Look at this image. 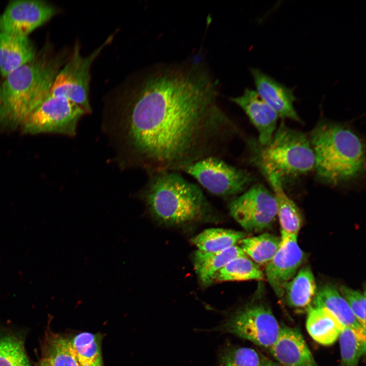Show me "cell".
Returning <instances> with one entry per match:
<instances>
[{"instance_id": "obj_1", "label": "cell", "mask_w": 366, "mask_h": 366, "mask_svg": "<svg viewBox=\"0 0 366 366\" xmlns=\"http://www.w3.org/2000/svg\"><path fill=\"white\" fill-rule=\"evenodd\" d=\"M130 94L128 141L156 172H179L204 158L220 157L240 134L217 103L215 82L199 68L154 72Z\"/></svg>"}, {"instance_id": "obj_2", "label": "cell", "mask_w": 366, "mask_h": 366, "mask_svg": "<svg viewBox=\"0 0 366 366\" xmlns=\"http://www.w3.org/2000/svg\"><path fill=\"white\" fill-rule=\"evenodd\" d=\"M60 61L46 52L36 54L0 83V127L20 128L49 95Z\"/></svg>"}, {"instance_id": "obj_3", "label": "cell", "mask_w": 366, "mask_h": 366, "mask_svg": "<svg viewBox=\"0 0 366 366\" xmlns=\"http://www.w3.org/2000/svg\"><path fill=\"white\" fill-rule=\"evenodd\" d=\"M309 139L315 157L314 169L322 181L336 185L361 173L365 163L362 142L345 126L322 120Z\"/></svg>"}, {"instance_id": "obj_4", "label": "cell", "mask_w": 366, "mask_h": 366, "mask_svg": "<svg viewBox=\"0 0 366 366\" xmlns=\"http://www.w3.org/2000/svg\"><path fill=\"white\" fill-rule=\"evenodd\" d=\"M144 199L152 217L165 224L188 223L202 218L210 209L201 189L179 172H156Z\"/></svg>"}, {"instance_id": "obj_5", "label": "cell", "mask_w": 366, "mask_h": 366, "mask_svg": "<svg viewBox=\"0 0 366 366\" xmlns=\"http://www.w3.org/2000/svg\"><path fill=\"white\" fill-rule=\"evenodd\" d=\"M251 160L261 170L272 172L282 179L306 174L315 167V157L309 137L283 122L265 145L248 142Z\"/></svg>"}, {"instance_id": "obj_6", "label": "cell", "mask_w": 366, "mask_h": 366, "mask_svg": "<svg viewBox=\"0 0 366 366\" xmlns=\"http://www.w3.org/2000/svg\"><path fill=\"white\" fill-rule=\"evenodd\" d=\"M280 327L268 307L253 301L231 313L210 330L231 334L269 349L277 340Z\"/></svg>"}, {"instance_id": "obj_7", "label": "cell", "mask_w": 366, "mask_h": 366, "mask_svg": "<svg viewBox=\"0 0 366 366\" xmlns=\"http://www.w3.org/2000/svg\"><path fill=\"white\" fill-rule=\"evenodd\" d=\"M183 171L195 178L209 193L221 197L237 196L256 180L249 171L229 164L217 157L199 160Z\"/></svg>"}, {"instance_id": "obj_8", "label": "cell", "mask_w": 366, "mask_h": 366, "mask_svg": "<svg viewBox=\"0 0 366 366\" xmlns=\"http://www.w3.org/2000/svg\"><path fill=\"white\" fill-rule=\"evenodd\" d=\"M86 113L79 106L60 96H49L28 116L20 129L31 135L75 134L77 123Z\"/></svg>"}, {"instance_id": "obj_9", "label": "cell", "mask_w": 366, "mask_h": 366, "mask_svg": "<svg viewBox=\"0 0 366 366\" xmlns=\"http://www.w3.org/2000/svg\"><path fill=\"white\" fill-rule=\"evenodd\" d=\"M111 40L109 38L87 56L81 54L80 47L76 44L69 61L57 74L49 96L64 97L81 107L86 113H89L90 68L94 60Z\"/></svg>"}, {"instance_id": "obj_10", "label": "cell", "mask_w": 366, "mask_h": 366, "mask_svg": "<svg viewBox=\"0 0 366 366\" xmlns=\"http://www.w3.org/2000/svg\"><path fill=\"white\" fill-rule=\"evenodd\" d=\"M228 208L231 216L248 231H262L270 227L277 216L274 195L260 184H254L234 197Z\"/></svg>"}, {"instance_id": "obj_11", "label": "cell", "mask_w": 366, "mask_h": 366, "mask_svg": "<svg viewBox=\"0 0 366 366\" xmlns=\"http://www.w3.org/2000/svg\"><path fill=\"white\" fill-rule=\"evenodd\" d=\"M56 12L52 5L44 1H11L0 15V32L27 36L49 20Z\"/></svg>"}, {"instance_id": "obj_12", "label": "cell", "mask_w": 366, "mask_h": 366, "mask_svg": "<svg viewBox=\"0 0 366 366\" xmlns=\"http://www.w3.org/2000/svg\"><path fill=\"white\" fill-rule=\"evenodd\" d=\"M304 257L297 236L281 235L279 248L265 267L268 282L278 297H283L286 284L294 278Z\"/></svg>"}, {"instance_id": "obj_13", "label": "cell", "mask_w": 366, "mask_h": 366, "mask_svg": "<svg viewBox=\"0 0 366 366\" xmlns=\"http://www.w3.org/2000/svg\"><path fill=\"white\" fill-rule=\"evenodd\" d=\"M230 100L243 110L257 130L258 142L261 145L269 143L277 128L279 117L277 112L256 90L249 88Z\"/></svg>"}, {"instance_id": "obj_14", "label": "cell", "mask_w": 366, "mask_h": 366, "mask_svg": "<svg viewBox=\"0 0 366 366\" xmlns=\"http://www.w3.org/2000/svg\"><path fill=\"white\" fill-rule=\"evenodd\" d=\"M269 350L281 366H319L302 334L295 328L281 325L278 338Z\"/></svg>"}, {"instance_id": "obj_15", "label": "cell", "mask_w": 366, "mask_h": 366, "mask_svg": "<svg viewBox=\"0 0 366 366\" xmlns=\"http://www.w3.org/2000/svg\"><path fill=\"white\" fill-rule=\"evenodd\" d=\"M251 73L256 92L278 114L279 117L301 123L294 102L296 100L293 90L258 69L252 68Z\"/></svg>"}, {"instance_id": "obj_16", "label": "cell", "mask_w": 366, "mask_h": 366, "mask_svg": "<svg viewBox=\"0 0 366 366\" xmlns=\"http://www.w3.org/2000/svg\"><path fill=\"white\" fill-rule=\"evenodd\" d=\"M260 171L272 188L277 203V216L281 228V235L297 236L302 223L298 207L286 194L283 181L278 175L269 171Z\"/></svg>"}, {"instance_id": "obj_17", "label": "cell", "mask_w": 366, "mask_h": 366, "mask_svg": "<svg viewBox=\"0 0 366 366\" xmlns=\"http://www.w3.org/2000/svg\"><path fill=\"white\" fill-rule=\"evenodd\" d=\"M36 54L27 36L0 32V72L3 76L27 63Z\"/></svg>"}, {"instance_id": "obj_18", "label": "cell", "mask_w": 366, "mask_h": 366, "mask_svg": "<svg viewBox=\"0 0 366 366\" xmlns=\"http://www.w3.org/2000/svg\"><path fill=\"white\" fill-rule=\"evenodd\" d=\"M313 300V306L326 309L345 327L365 336V329L359 323L345 299L333 286H322L316 291Z\"/></svg>"}, {"instance_id": "obj_19", "label": "cell", "mask_w": 366, "mask_h": 366, "mask_svg": "<svg viewBox=\"0 0 366 366\" xmlns=\"http://www.w3.org/2000/svg\"><path fill=\"white\" fill-rule=\"evenodd\" d=\"M306 325L311 337L324 346L334 344L345 327L328 310L313 306L308 309Z\"/></svg>"}, {"instance_id": "obj_20", "label": "cell", "mask_w": 366, "mask_h": 366, "mask_svg": "<svg viewBox=\"0 0 366 366\" xmlns=\"http://www.w3.org/2000/svg\"><path fill=\"white\" fill-rule=\"evenodd\" d=\"M247 255L239 246L235 245L225 250L206 252L197 250L193 256L195 272L204 285L212 283L214 275L232 259Z\"/></svg>"}, {"instance_id": "obj_21", "label": "cell", "mask_w": 366, "mask_h": 366, "mask_svg": "<svg viewBox=\"0 0 366 366\" xmlns=\"http://www.w3.org/2000/svg\"><path fill=\"white\" fill-rule=\"evenodd\" d=\"M316 291L313 273L309 267H304L286 284L284 295L289 306L303 308L310 304Z\"/></svg>"}, {"instance_id": "obj_22", "label": "cell", "mask_w": 366, "mask_h": 366, "mask_svg": "<svg viewBox=\"0 0 366 366\" xmlns=\"http://www.w3.org/2000/svg\"><path fill=\"white\" fill-rule=\"evenodd\" d=\"M246 236V233L241 231L223 228H209L193 237L191 241L198 250L215 252L236 245Z\"/></svg>"}, {"instance_id": "obj_23", "label": "cell", "mask_w": 366, "mask_h": 366, "mask_svg": "<svg viewBox=\"0 0 366 366\" xmlns=\"http://www.w3.org/2000/svg\"><path fill=\"white\" fill-rule=\"evenodd\" d=\"M281 242V237L266 233L245 237L238 243L240 248L258 265L267 264L273 257Z\"/></svg>"}, {"instance_id": "obj_24", "label": "cell", "mask_w": 366, "mask_h": 366, "mask_svg": "<svg viewBox=\"0 0 366 366\" xmlns=\"http://www.w3.org/2000/svg\"><path fill=\"white\" fill-rule=\"evenodd\" d=\"M263 273L259 265L247 255L235 258L214 275V281H246L262 280Z\"/></svg>"}, {"instance_id": "obj_25", "label": "cell", "mask_w": 366, "mask_h": 366, "mask_svg": "<svg viewBox=\"0 0 366 366\" xmlns=\"http://www.w3.org/2000/svg\"><path fill=\"white\" fill-rule=\"evenodd\" d=\"M41 361L47 366H80L71 341L58 336L48 339Z\"/></svg>"}, {"instance_id": "obj_26", "label": "cell", "mask_w": 366, "mask_h": 366, "mask_svg": "<svg viewBox=\"0 0 366 366\" xmlns=\"http://www.w3.org/2000/svg\"><path fill=\"white\" fill-rule=\"evenodd\" d=\"M80 366H103L101 337L84 332L71 340Z\"/></svg>"}, {"instance_id": "obj_27", "label": "cell", "mask_w": 366, "mask_h": 366, "mask_svg": "<svg viewBox=\"0 0 366 366\" xmlns=\"http://www.w3.org/2000/svg\"><path fill=\"white\" fill-rule=\"evenodd\" d=\"M342 366H357L365 351V336L345 327L339 337Z\"/></svg>"}, {"instance_id": "obj_28", "label": "cell", "mask_w": 366, "mask_h": 366, "mask_svg": "<svg viewBox=\"0 0 366 366\" xmlns=\"http://www.w3.org/2000/svg\"><path fill=\"white\" fill-rule=\"evenodd\" d=\"M0 366H30L23 341L15 335L0 332Z\"/></svg>"}, {"instance_id": "obj_29", "label": "cell", "mask_w": 366, "mask_h": 366, "mask_svg": "<svg viewBox=\"0 0 366 366\" xmlns=\"http://www.w3.org/2000/svg\"><path fill=\"white\" fill-rule=\"evenodd\" d=\"M254 349L228 346L220 354V366H260L264 359Z\"/></svg>"}, {"instance_id": "obj_30", "label": "cell", "mask_w": 366, "mask_h": 366, "mask_svg": "<svg viewBox=\"0 0 366 366\" xmlns=\"http://www.w3.org/2000/svg\"><path fill=\"white\" fill-rule=\"evenodd\" d=\"M339 292L345 299L356 318L365 329V295L347 286H341Z\"/></svg>"}, {"instance_id": "obj_31", "label": "cell", "mask_w": 366, "mask_h": 366, "mask_svg": "<svg viewBox=\"0 0 366 366\" xmlns=\"http://www.w3.org/2000/svg\"><path fill=\"white\" fill-rule=\"evenodd\" d=\"M260 366H281L278 363L272 361L266 358H264Z\"/></svg>"}, {"instance_id": "obj_32", "label": "cell", "mask_w": 366, "mask_h": 366, "mask_svg": "<svg viewBox=\"0 0 366 366\" xmlns=\"http://www.w3.org/2000/svg\"><path fill=\"white\" fill-rule=\"evenodd\" d=\"M39 366H47V365L41 361Z\"/></svg>"}]
</instances>
